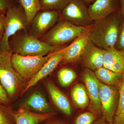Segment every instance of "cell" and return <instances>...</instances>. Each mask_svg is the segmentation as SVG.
<instances>
[{"mask_svg": "<svg viewBox=\"0 0 124 124\" xmlns=\"http://www.w3.org/2000/svg\"><path fill=\"white\" fill-rule=\"evenodd\" d=\"M123 17L119 11L94 21L90 27V40L103 50L115 47Z\"/></svg>", "mask_w": 124, "mask_h": 124, "instance_id": "1", "label": "cell"}, {"mask_svg": "<svg viewBox=\"0 0 124 124\" xmlns=\"http://www.w3.org/2000/svg\"><path fill=\"white\" fill-rule=\"evenodd\" d=\"M9 44L13 53L23 56L43 57L59 49L40 40L24 31H19L11 36Z\"/></svg>", "mask_w": 124, "mask_h": 124, "instance_id": "2", "label": "cell"}, {"mask_svg": "<svg viewBox=\"0 0 124 124\" xmlns=\"http://www.w3.org/2000/svg\"><path fill=\"white\" fill-rule=\"evenodd\" d=\"M11 51L0 50V82L10 100H13L24 80L15 70L11 62Z\"/></svg>", "mask_w": 124, "mask_h": 124, "instance_id": "3", "label": "cell"}, {"mask_svg": "<svg viewBox=\"0 0 124 124\" xmlns=\"http://www.w3.org/2000/svg\"><path fill=\"white\" fill-rule=\"evenodd\" d=\"M89 27L77 26L64 19L60 20L44 36L41 41L51 46L59 47L75 39Z\"/></svg>", "mask_w": 124, "mask_h": 124, "instance_id": "4", "label": "cell"}, {"mask_svg": "<svg viewBox=\"0 0 124 124\" xmlns=\"http://www.w3.org/2000/svg\"><path fill=\"white\" fill-rule=\"evenodd\" d=\"M29 24L26 13L19 3L9 9L6 13L5 32L0 42V50L11 51L10 38L19 31H27Z\"/></svg>", "mask_w": 124, "mask_h": 124, "instance_id": "5", "label": "cell"}, {"mask_svg": "<svg viewBox=\"0 0 124 124\" xmlns=\"http://www.w3.org/2000/svg\"><path fill=\"white\" fill-rule=\"evenodd\" d=\"M53 53L43 57L23 56L13 54L11 62L15 70L23 79L29 80L38 73Z\"/></svg>", "mask_w": 124, "mask_h": 124, "instance_id": "6", "label": "cell"}, {"mask_svg": "<svg viewBox=\"0 0 124 124\" xmlns=\"http://www.w3.org/2000/svg\"><path fill=\"white\" fill-rule=\"evenodd\" d=\"M99 85L103 116L108 122L112 124L119 103V88L118 86L108 85L100 81Z\"/></svg>", "mask_w": 124, "mask_h": 124, "instance_id": "7", "label": "cell"}, {"mask_svg": "<svg viewBox=\"0 0 124 124\" xmlns=\"http://www.w3.org/2000/svg\"><path fill=\"white\" fill-rule=\"evenodd\" d=\"M62 15L64 20L80 26H91L94 23L83 0H71L62 10Z\"/></svg>", "mask_w": 124, "mask_h": 124, "instance_id": "8", "label": "cell"}, {"mask_svg": "<svg viewBox=\"0 0 124 124\" xmlns=\"http://www.w3.org/2000/svg\"><path fill=\"white\" fill-rule=\"evenodd\" d=\"M59 16L58 11L40 10L31 23L29 34L39 39L56 23Z\"/></svg>", "mask_w": 124, "mask_h": 124, "instance_id": "9", "label": "cell"}, {"mask_svg": "<svg viewBox=\"0 0 124 124\" xmlns=\"http://www.w3.org/2000/svg\"><path fill=\"white\" fill-rule=\"evenodd\" d=\"M83 80L90 100L89 109L95 116L101 112V106L99 97V82L93 71L88 69L83 72Z\"/></svg>", "mask_w": 124, "mask_h": 124, "instance_id": "10", "label": "cell"}, {"mask_svg": "<svg viewBox=\"0 0 124 124\" xmlns=\"http://www.w3.org/2000/svg\"><path fill=\"white\" fill-rule=\"evenodd\" d=\"M104 52L89 40L79 59L86 69L95 71L103 66Z\"/></svg>", "mask_w": 124, "mask_h": 124, "instance_id": "11", "label": "cell"}, {"mask_svg": "<svg viewBox=\"0 0 124 124\" xmlns=\"http://www.w3.org/2000/svg\"><path fill=\"white\" fill-rule=\"evenodd\" d=\"M66 47L53 53L49 60L45 63L38 73L28 81L23 93L35 85L40 80L46 77L57 67L64 57Z\"/></svg>", "mask_w": 124, "mask_h": 124, "instance_id": "12", "label": "cell"}, {"mask_svg": "<svg viewBox=\"0 0 124 124\" xmlns=\"http://www.w3.org/2000/svg\"><path fill=\"white\" fill-rule=\"evenodd\" d=\"M119 6V0H95L88 9L90 18L94 22L118 11Z\"/></svg>", "mask_w": 124, "mask_h": 124, "instance_id": "13", "label": "cell"}, {"mask_svg": "<svg viewBox=\"0 0 124 124\" xmlns=\"http://www.w3.org/2000/svg\"><path fill=\"white\" fill-rule=\"evenodd\" d=\"M90 27L76 38L71 45L66 47L64 57L61 62L62 64L75 62L80 59L90 40L89 31Z\"/></svg>", "mask_w": 124, "mask_h": 124, "instance_id": "14", "label": "cell"}, {"mask_svg": "<svg viewBox=\"0 0 124 124\" xmlns=\"http://www.w3.org/2000/svg\"><path fill=\"white\" fill-rule=\"evenodd\" d=\"M104 68L116 73L124 74V53L115 47L104 50Z\"/></svg>", "mask_w": 124, "mask_h": 124, "instance_id": "15", "label": "cell"}, {"mask_svg": "<svg viewBox=\"0 0 124 124\" xmlns=\"http://www.w3.org/2000/svg\"><path fill=\"white\" fill-rule=\"evenodd\" d=\"M16 124H38L49 119L53 116L51 112L37 113L25 108L14 111Z\"/></svg>", "mask_w": 124, "mask_h": 124, "instance_id": "16", "label": "cell"}, {"mask_svg": "<svg viewBox=\"0 0 124 124\" xmlns=\"http://www.w3.org/2000/svg\"><path fill=\"white\" fill-rule=\"evenodd\" d=\"M46 86L51 99L55 106L67 115H70L72 113L71 108L66 96L50 81L46 82Z\"/></svg>", "mask_w": 124, "mask_h": 124, "instance_id": "17", "label": "cell"}, {"mask_svg": "<svg viewBox=\"0 0 124 124\" xmlns=\"http://www.w3.org/2000/svg\"><path fill=\"white\" fill-rule=\"evenodd\" d=\"M25 104L28 108L40 113H49L51 111L45 98L39 92L32 94L26 101Z\"/></svg>", "mask_w": 124, "mask_h": 124, "instance_id": "18", "label": "cell"}, {"mask_svg": "<svg viewBox=\"0 0 124 124\" xmlns=\"http://www.w3.org/2000/svg\"><path fill=\"white\" fill-rule=\"evenodd\" d=\"M98 80L108 85L118 86L122 80L123 74L116 73L104 67L95 70L94 72Z\"/></svg>", "mask_w": 124, "mask_h": 124, "instance_id": "19", "label": "cell"}, {"mask_svg": "<svg viewBox=\"0 0 124 124\" xmlns=\"http://www.w3.org/2000/svg\"><path fill=\"white\" fill-rule=\"evenodd\" d=\"M71 95L74 104L78 108H85L89 105V99L86 88L82 84H77L73 86Z\"/></svg>", "mask_w": 124, "mask_h": 124, "instance_id": "20", "label": "cell"}, {"mask_svg": "<svg viewBox=\"0 0 124 124\" xmlns=\"http://www.w3.org/2000/svg\"><path fill=\"white\" fill-rule=\"evenodd\" d=\"M18 2L24 10L28 23L31 24L33 18L40 10V0H19Z\"/></svg>", "mask_w": 124, "mask_h": 124, "instance_id": "21", "label": "cell"}, {"mask_svg": "<svg viewBox=\"0 0 124 124\" xmlns=\"http://www.w3.org/2000/svg\"><path fill=\"white\" fill-rule=\"evenodd\" d=\"M118 87L119 98L112 124H124V74Z\"/></svg>", "mask_w": 124, "mask_h": 124, "instance_id": "22", "label": "cell"}, {"mask_svg": "<svg viewBox=\"0 0 124 124\" xmlns=\"http://www.w3.org/2000/svg\"><path fill=\"white\" fill-rule=\"evenodd\" d=\"M59 82L63 87L69 86L75 80L76 73L72 69L68 68H63L59 71L57 74Z\"/></svg>", "mask_w": 124, "mask_h": 124, "instance_id": "23", "label": "cell"}, {"mask_svg": "<svg viewBox=\"0 0 124 124\" xmlns=\"http://www.w3.org/2000/svg\"><path fill=\"white\" fill-rule=\"evenodd\" d=\"M71 0H40V10H62Z\"/></svg>", "mask_w": 124, "mask_h": 124, "instance_id": "24", "label": "cell"}, {"mask_svg": "<svg viewBox=\"0 0 124 124\" xmlns=\"http://www.w3.org/2000/svg\"><path fill=\"white\" fill-rule=\"evenodd\" d=\"M0 124H16L14 111L0 102Z\"/></svg>", "mask_w": 124, "mask_h": 124, "instance_id": "25", "label": "cell"}, {"mask_svg": "<svg viewBox=\"0 0 124 124\" xmlns=\"http://www.w3.org/2000/svg\"><path fill=\"white\" fill-rule=\"evenodd\" d=\"M96 116L91 112L81 113L76 118L75 124H92Z\"/></svg>", "mask_w": 124, "mask_h": 124, "instance_id": "26", "label": "cell"}, {"mask_svg": "<svg viewBox=\"0 0 124 124\" xmlns=\"http://www.w3.org/2000/svg\"><path fill=\"white\" fill-rule=\"evenodd\" d=\"M116 48L124 53V18L120 27L118 35L116 42Z\"/></svg>", "mask_w": 124, "mask_h": 124, "instance_id": "27", "label": "cell"}, {"mask_svg": "<svg viewBox=\"0 0 124 124\" xmlns=\"http://www.w3.org/2000/svg\"><path fill=\"white\" fill-rule=\"evenodd\" d=\"M18 4L17 0H0V11L6 12L9 9Z\"/></svg>", "mask_w": 124, "mask_h": 124, "instance_id": "28", "label": "cell"}, {"mask_svg": "<svg viewBox=\"0 0 124 124\" xmlns=\"http://www.w3.org/2000/svg\"><path fill=\"white\" fill-rule=\"evenodd\" d=\"M0 102L6 105L9 106L10 103V100L0 82Z\"/></svg>", "mask_w": 124, "mask_h": 124, "instance_id": "29", "label": "cell"}, {"mask_svg": "<svg viewBox=\"0 0 124 124\" xmlns=\"http://www.w3.org/2000/svg\"><path fill=\"white\" fill-rule=\"evenodd\" d=\"M6 13L4 11H0V42L5 32Z\"/></svg>", "mask_w": 124, "mask_h": 124, "instance_id": "30", "label": "cell"}, {"mask_svg": "<svg viewBox=\"0 0 124 124\" xmlns=\"http://www.w3.org/2000/svg\"><path fill=\"white\" fill-rule=\"evenodd\" d=\"M118 11L124 18V0H119V6Z\"/></svg>", "mask_w": 124, "mask_h": 124, "instance_id": "31", "label": "cell"}, {"mask_svg": "<svg viewBox=\"0 0 124 124\" xmlns=\"http://www.w3.org/2000/svg\"><path fill=\"white\" fill-rule=\"evenodd\" d=\"M92 124H110L109 122H108L106 119H104L103 116H102V118L99 119L97 120L94 123H93Z\"/></svg>", "mask_w": 124, "mask_h": 124, "instance_id": "32", "label": "cell"}, {"mask_svg": "<svg viewBox=\"0 0 124 124\" xmlns=\"http://www.w3.org/2000/svg\"><path fill=\"white\" fill-rule=\"evenodd\" d=\"M85 3H93L95 0H83Z\"/></svg>", "mask_w": 124, "mask_h": 124, "instance_id": "33", "label": "cell"}, {"mask_svg": "<svg viewBox=\"0 0 124 124\" xmlns=\"http://www.w3.org/2000/svg\"></svg>", "mask_w": 124, "mask_h": 124, "instance_id": "34", "label": "cell"}, {"mask_svg": "<svg viewBox=\"0 0 124 124\" xmlns=\"http://www.w3.org/2000/svg\"><path fill=\"white\" fill-rule=\"evenodd\" d=\"M17 0L18 1H19V0Z\"/></svg>", "mask_w": 124, "mask_h": 124, "instance_id": "35", "label": "cell"}]
</instances>
